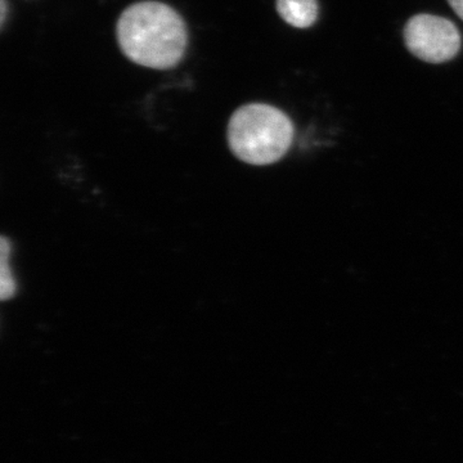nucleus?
<instances>
[{"instance_id": "nucleus-5", "label": "nucleus", "mask_w": 463, "mask_h": 463, "mask_svg": "<svg viewBox=\"0 0 463 463\" xmlns=\"http://www.w3.org/2000/svg\"><path fill=\"white\" fill-rule=\"evenodd\" d=\"M11 252L9 243L5 237H2V248H0V298L3 301L14 297L16 292V282L9 272L8 255Z\"/></svg>"}, {"instance_id": "nucleus-6", "label": "nucleus", "mask_w": 463, "mask_h": 463, "mask_svg": "<svg viewBox=\"0 0 463 463\" xmlns=\"http://www.w3.org/2000/svg\"><path fill=\"white\" fill-rule=\"evenodd\" d=\"M450 7L456 12L457 16L463 21V0H448Z\"/></svg>"}, {"instance_id": "nucleus-4", "label": "nucleus", "mask_w": 463, "mask_h": 463, "mask_svg": "<svg viewBox=\"0 0 463 463\" xmlns=\"http://www.w3.org/2000/svg\"><path fill=\"white\" fill-rule=\"evenodd\" d=\"M277 12L286 24L297 29H307L318 20L317 0H277Z\"/></svg>"}, {"instance_id": "nucleus-3", "label": "nucleus", "mask_w": 463, "mask_h": 463, "mask_svg": "<svg viewBox=\"0 0 463 463\" xmlns=\"http://www.w3.org/2000/svg\"><path fill=\"white\" fill-rule=\"evenodd\" d=\"M405 47L414 57L428 63L453 60L462 47L458 27L448 18L421 14L411 17L403 29Z\"/></svg>"}, {"instance_id": "nucleus-1", "label": "nucleus", "mask_w": 463, "mask_h": 463, "mask_svg": "<svg viewBox=\"0 0 463 463\" xmlns=\"http://www.w3.org/2000/svg\"><path fill=\"white\" fill-rule=\"evenodd\" d=\"M116 35L125 56L148 69H173L187 48L184 21L178 12L160 2H139L125 9Z\"/></svg>"}, {"instance_id": "nucleus-2", "label": "nucleus", "mask_w": 463, "mask_h": 463, "mask_svg": "<svg viewBox=\"0 0 463 463\" xmlns=\"http://www.w3.org/2000/svg\"><path fill=\"white\" fill-rule=\"evenodd\" d=\"M294 141V125L274 106L250 103L232 115L228 142L234 156L250 165H269L281 160Z\"/></svg>"}, {"instance_id": "nucleus-7", "label": "nucleus", "mask_w": 463, "mask_h": 463, "mask_svg": "<svg viewBox=\"0 0 463 463\" xmlns=\"http://www.w3.org/2000/svg\"><path fill=\"white\" fill-rule=\"evenodd\" d=\"M5 14H7V2H5V0H2V18H0L2 25L5 24Z\"/></svg>"}]
</instances>
